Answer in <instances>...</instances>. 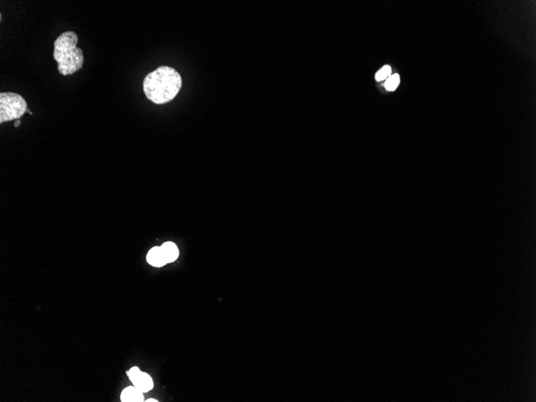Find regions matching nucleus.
<instances>
[{
	"instance_id": "f257e3e1",
	"label": "nucleus",
	"mask_w": 536,
	"mask_h": 402,
	"mask_svg": "<svg viewBox=\"0 0 536 402\" xmlns=\"http://www.w3.org/2000/svg\"><path fill=\"white\" fill-rule=\"evenodd\" d=\"M183 85L182 76L171 67L161 66L148 73L143 81V90L150 101L162 104L171 101Z\"/></svg>"
},
{
	"instance_id": "f03ea898",
	"label": "nucleus",
	"mask_w": 536,
	"mask_h": 402,
	"mask_svg": "<svg viewBox=\"0 0 536 402\" xmlns=\"http://www.w3.org/2000/svg\"><path fill=\"white\" fill-rule=\"evenodd\" d=\"M78 36L74 32H63L54 42L53 57L57 62L58 71L63 76L72 75L82 68L84 54L77 47Z\"/></svg>"
},
{
	"instance_id": "7ed1b4c3",
	"label": "nucleus",
	"mask_w": 536,
	"mask_h": 402,
	"mask_svg": "<svg viewBox=\"0 0 536 402\" xmlns=\"http://www.w3.org/2000/svg\"><path fill=\"white\" fill-rule=\"evenodd\" d=\"M28 109V105L21 95L15 93L0 94V123L19 120Z\"/></svg>"
},
{
	"instance_id": "20e7f679",
	"label": "nucleus",
	"mask_w": 536,
	"mask_h": 402,
	"mask_svg": "<svg viewBox=\"0 0 536 402\" xmlns=\"http://www.w3.org/2000/svg\"><path fill=\"white\" fill-rule=\"evenodd\" d=\"M128 377L133 385L142 393H147L153 390V381L148 373H144L138 367H133L127 372Z\"/></svg>"
},
{
	"instance_id": "39448f33",
	"label": "nucleus",
	"mask_w": 536,
	"mask_h": 402,
	"mask_svg": "<svg viewBox=\"0 0 536 402\" xmlns=\"http://www.w3.org/2000/svg\"><path fill=\"white\" fill-rule=\"evenodd\" d=\"M146 260L151 266L156 267H163L167 264L161 247H154L150 249L147 254Z\"/></svg>"
},
{
	"instance_id": "423d86ee",
	"label": "nucleus",
	"mask_w": 536,
	"mask_h": 402,
	"mask_svg": "<svg viewBox=\"0 0 536 402\" xmlns=\"http://www.w3.org/2000/svg\"><path fill=\"white\" fill-rule=\"evenodd\" d=\"M144 393L138 390L134 385L125 388L121 394L122 402H142L144 401Z\"/></svg>"
},
{
	"instance_id": "0eeeda50",
	"label": "nucleus",
	"mask_w": 536,
	"mask_h": 402,
	"mask_svg": "<svg viewBox=\"0 0 536 402\" xmlns=\"http://www.w3.org/2000/svg\"><path fill=\"white\" fill-rule=\"evenodd\" d=\"M161 249L167 263L174 262L179 256V251L176 244L166 242L161 246Z\"/></svg>"
},
{
	"instance_id": "6e6552de",
	"label": "nucleus",
	"mask_w": 536,
	"mask_h": 402,
	"mask_svg": "<svg viewBox=\"0 0 536 402\" xmlns=\"http://www.w3.org/2000/svg\"><path fill=\"white\" fill-rule=\"evenodd\" d=\"M399 83H400V76H399V75H392L386 80V83H385V87L388 91H394L395 89L398 86Z\"/></svg>"
},
{
	"instance_id": "1a4fd4ad",
	"label": "nucleus",
	"mask_w": 536,
	"mask_h": 402,
	"mask_svg": "<svg viewBox=\"0 0 536 402\" xmlns=\"http://www.w3.org/2000/svg\"><path fill=\"white\" fill-rule=\"evenodd\" d=\"M391 72H392V70H391L390 66H384L383 68H382L379 72H377V74H376V80H377V81H381L388 79L389 77H390V75H391Z\"/></svg>"
},
{
	"instance_id": "9d476101",
	"label": "nucleus",
	"mask_w": 536,
	"mask_h": 402,
	"mask_svg": "<svg viewBox=\"0 0 536 402\" xmlns=\"http://www.w3.org/2000/svg\"><path fill=\"white\" fill-rule=\"evenodd\" d=\"M20 124H21V121H19V120H16V121H15V124H14V126H15V127H18V126H19V125H20Z\"/></svg>"
},
{
	"instance_id": "9b49d317",
	"label": "nucleus",
	"mask_w": 536,
	"mask_h": 402,
	"mask_svg": "<svg viewBox=\"0 0 536 402\" xmlns=\"http://www.w3.org/2000/svg\"><path fill=\"white\" fill-rule=\"evenodd\" d=\"M146 402H158V401L155 400V399H151V398H149V399H148V400L146 401Z\"/></svg>"
}]
</instances>
